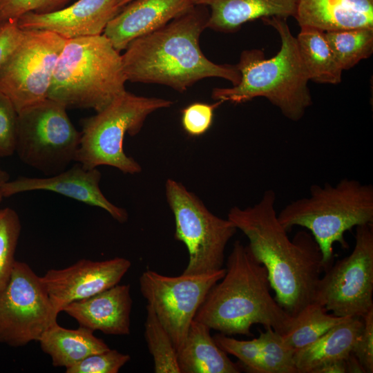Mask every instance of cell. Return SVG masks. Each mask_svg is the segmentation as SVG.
Instances as JSON below:
<instances>
[{
  "mask_svg": "<svg viewBox=\"0 0 373 373\" xmlns=\"http://www.w3.org/2000/svg\"><path fill=\"white\" fill-rule=\"evenodd\" d=\"M343 70H347L373 52V28H355L325 32Z\"/></svg>",
  "mask_w": 373,
  "mask_h": 373,
  "instance_id": "cell-26",
  "label": "cell"
},
{
  "mask_svg": "<svg viewBox=\"0 0 373 373\" xmlns=\"http://www.w3.org/2000/svg\"><path fill=\"white\" fill-rule=\"evenodd\" d=\"M41 350L50 356L54 367L67 368L93 354L109 350L93 332L79 326L66 329L57 322L50 326L38 341Z\"/></svg>",
  "mask_w": 373,
  "mask_h": 373,
  "instance_id": "cell-23",
  "label": "cell"
},
{
  "mask_svg": "<svg viewBox=\"0 0 373 373\" xmlns=\"http://www.w3.org/2000/svg\"><path fill=\"white\" fill-rule=\"evenodd\" d=\"M66 40L49 31L23 30L0 75V92L10 99L17 113L48 98L53 71Z\"/></svg>",
  "mask_w": 373,
  "mask_h": 373,
  "instance_id": "cell-13",
  "label": "cell"
},
{
  "mask_svg": "<svg viewBox=\"0 0 373 373\" xmlns=\"http://www.w3.org/2000/svg\"><path fill=\"white\" fill-rule=\"evenodd\" d=\"M260 341V373H298L294 363L295 351L283 341L282 334L272 328L265 329Z\"/></svg>",
  "mask_w": 373,
  "mask_h": 373,
  "instance_id": "cell-28",
  "label": "cell"
},
{
  "mask_svg": "<svg viewBox=\"0 0 373 373\" xmlns=\"http://www.w3.org/2000/svg\"><path fill=\"white\" fill-rule=\"evenodd\" d=\"M129 285H116L89 298L64 307L66 312L79 325L106 334H130L133 300Z\"/></svg>",
  "mask_w": 373,
  "mask_h": 373,
  "instance_id": "cell-18",
  "label": "cell"
},
{
  "mask_svg": "<svg viewBox=\"0 0 373 373\" xmlns=\"http://www.w3.org/2000/svg\"><path fill=\"white\" fill-rule=\"evenodd\" d=\"M213 337L220 349L240 361L244 370L248 372L260 373V341L258 337L251 340H238L222 333Z\"/></svg>",
  "mask_w": 373,
  "mask_h": 373,
  "instance_id": "cell-30",
  "label": "cell"
},
{
  "mask_svg": "<svg viewBox=\"0 0 373 373\" xmlns=\"http://www.w3.org/2000/svg\"><path fill=\"white\" fill-rule=\"evenodd\" d=\"M133 0H119V5L120 7L124 6L128 3L131 2Z\"/></svg>",
  "mask_w": 373,
  "mask_h": 373,
  "instance_id": "cell-40",
  "label": "cell"
},
{
  "mask_svg": "<svg viewBox=\"0 0 373 373\" xmlns=\"http://www.w3.org/2000/svg\"><path fill=\"white\" fill-rule=\"evenodd\" d=\"M23 32L18 20L0 22V75L19 43Z\"/></svg>",
  "mask_w": 373,
  "mask_h": 373,
  "instance_id": "cell-36",
  "label": "cell"
},
{
  "mask_svg": "<svg viewBox=\"0 0 373 373\" xmlns=\"http://www.w3.org/2000/svg\"><path fill=\"white\" fill-rule=\"evenodd\" d=\"M210 9L207 28L231 33L258 19L294 17L296 0H193Z\"/></svg>",
  "mask_w": 373,
  "mask_h": 373,
  "instance_id": "cell-20",
  "label": "cell"
},
{
  "mask_svg": "<svg viewBox=\"0 0 373 373\" xmlns=\"http://www.w3.org/2000/svg\"><path fill=\"white\" fill-rule=\"evenodd\" d=\"M165 194L175 219V239L183 242L189 252L182 274H202L222 269L226 246L238 230L235 225L212 213L181 182L168 179Z\"/></svg>",
  "mask_w": 373,
  "mask_h": 373,
  "instance_id": "cell-9",
  "label": "cell"
},
{
  "mask_svg": "<svg viewBox=\"0 0 373 373\" xmlns=\"http://www.w3.org/2000/svg\"><path fill=\"white\" fill-rule=\"evenodd\" d=\"M9 180V175L4 171L0 164V202L3 198V187L4 184Z\"/></svg>",
  "mask_w": 373,
  "mask_h": 373,
  "instance_id": "cell-39",
  "label": "cell"
},
{
  "mask_svg": "<svg viewBox=\"0 0 373 373\" xmlns=\"http://www.w3.org/2000/svg\"><path fill=\"white\" fill-rule=\"evenodd\" d=\"M223 102L213 104L195 102L181 111V122L185 132L190 136L198 137L205 133L211 127L214 111Z\"/></svg>",
  "mask_w": 373,
  "mask_h": 373,
  "instance_id": "cell-33",
  "label": "cell"
},
{
  "mask_svg": "<svg viewBox=\"0 0 373 373\" xmlns=\"http://www.w3.org/2000/svg\"><path fill=\"white\" fill-rule=\"evenodd\" d=\"M144 336L148 349L153 359L155 373H180L177 351L172 340L156 316L152 307L147 304L144 323Z\"/></svg>",
  "mask_w": 373,
  "mask_h": 373,
  "instance_id": "cell-27",
  "label": "cell"
},
{
  "mask_svg": "<svg viewBox=\"0 0 373 373\" xmlns=\"http://www.w3.org/2000/svg\"><path fill=\"white\" fill-rule=\"evenodd\" d=\"M59 313L41 276L27 263L16 260L0 291V344L19 347L38 341L57 322Z\"/></svg>",
  "mask_w": 373,
  "mask_h": 373,
  "instance_id": "cell-11",
  "label": "cell"
},
{
  "mask_svg": "<svg viewBox=\"0 0 373 373\" xmlns=\"http://www.w3.org/2000/svg\"><path fill=\"white\" fill-rule=\"evenodd\" d=\"M321 276L314 302L336 316L362 317L373 308L372 224L356 227L350 254L332 265Z\"/></svg>",
  "mask_w": 373,
  "mask_h": 373,
  "instance_id": "cell-10",
  "label": "cell"
},
{
  "mask_svg": "<svg viewBox=\"0 0 373 373\" xmlns=\"http://www.w3.org/2000/svg\"><path fill=\"white\" fill-rule=\"evenodd\" d=\"M225 269L195 275H162L146 270L140 278L142 295L170 336L177 352L206 296L224 275Z\"/></svg>",
  "mask_w": 373,
  "mask_h": 373,
  "instance_id": "cell-12",
  "label": "cell"
},
{
  "mask_svg": "<svg viewBox=\"0 0 373 373\" xmlns=\"http://www.w3.org/2000/svg\"><path fill=\"white\" fill-rule=\"evenodd\" d=\"M363 325L352 353L358 359L365 373L373 372V308L361 317Z\"/></svg>",
  "mask_w": 373,
  "mask_h": 373,
  "instance_id": "cell-35",
  "label": "cell"
},
{
  "mask_svg": "<svg viewBox=\"0 0 373 373\" xmlns=\"http://www.w3.org/2000/svg\"><path fill=\"white\" fill-rule=\"evenodd\" d=\"M276 200V193L267 190L254 205L231 208L227 218L246 236L250 252L266 268L276 301L295 317L314 302L325 266L321 251L309 231L289 237L278 219Z\"/></svg>",
  "mask_w": 373,
  "mask_h": 373,
  "instance_id": "cell-1",
  "label": "cell"
},
{
  "mask_svg": "<svg viewBox=\"0 0 373 373\" xmlns=\"http://www.w3.org/2000/svg\"><path fill=\"white\" fill-rule=\"evenodd\" d=\"M262 21L278 33L280 50L269 58H266L259 49L242 51L236 65L240 74L238 84L229 88H213L211 97L233 104L264 97L286 118L298 122L312 106V97L308 87L309 79L296 37L291 34L287 19L271 17Z\"/></svg>",
  "mask_w": 373,
  "mask_h": 373,
  "instance_id": "cell-4",
  "label": "cell"
},
{
  "mask_svg": "<svg viewBox=\"0 0 373 373\" xmlns=\"http://www.w3.org/2000/svg\"><path fill=\"white\" fill-rule=\"evenodd\" d=\"M119 0H77L46 13H28L18 19L23 30L53 32L65 39L102 35L123 7Z\"/></svg>",
  "mask_w": 373,
  "mask_h": 373,
  "instance_id": "cell-16",
  "label": "cell"
},
{
  "mask_svg": "<svg viewBox=\"0 0 373 373\" xmlns=\"http://www.w3.org/2000/svg\"><path fill=\"white\" fill-rule=\"evenodd\" d=\"M271 289L265 266L237 240L224 276L211 289L194 319L228 336H250L254 324L285 334L294 317L272 297Z\"/></svg>",
  "mask_w": 373,
  "mask_h": 373,
  "instance_id": "cell-3",
  "label": "cell"
},
{
  "mask_svg": "<svg viewBox=\"0 0 373 373\" xmlns=\"http://www.w3.org/2000/svg\"><path fill=\"white\" fill-rule=\"evenodd\" d=\"M66 109L46 98L18 112L15 152L23 163L46 176L66 170L79 146L81 132Z\"/></svg>",
  "mask_w": 373,
  "mask_h": 373,
  "instance_id": "cell-8",
  "label": "cell"
},
{
  "mask_svg": "<svg viewBox=\"0 0 373 373\" xmlns=\"http://www.w3.org/2000/svg\"><path fill=\"white\" fill-rule=\"evenodd\" d=\"M173 103L126 90L103 110L81 121L82 131L75 161L87 169L106 165L124 173H140L139 163L124 151V137L126 133L136 135L150 114Z\"/></svg>",
  "mask_w": 373,
  "mask_h": 373,
  "instance_id": "cell-7",
  "label": "cell"
},
{
  "mask_svg": "<svg viewBox=\"0 0 373 373\" xmlns=\"http://www.w3.org/2000/svg\"><path fill=\"white\" fill-rule=\"evenodd\" d=\"M70 0H0V22L18 20L28 13H46L64 8Z\"/></svg>",
  "mask_w": 373,
  "mask_h": 373,
  "instance_id": "cell-32",
  "label": "cell"
},
{
  "mask_svg": "<svg viewBox=\"0 0 373 373\" xmlns=\"http://www.w3.org/2000/svg\"><path fill=\"white\" fill-rule=\"evenodd\" d=\"M21 230L19 216L12 209H0V291L10 280Z\"/></svg>",
  "mask_w": 373,
  "mask_h": 373,
  "instance_id": "cell-29",
  "label": "cell"
},
{
  "mask_svg": "<svg viewBox=\"0 0 373 373\" xmlns=\"http://www.w3.org/2000/svg\"><path fill=\"white\" fill-rule=\"evenodd\" d=\"M102 174L97 168L87 169L77 162L70 169L46 178L19 177L3 187V198L32 191H48L99 207L120 223L127 221L126 209L111 202L99 188Z\"/></svg>",
  "mask_w": 373,
  "mask_h": 373,
  "instance_id": "cell-15",
  "label": "cell"
},
{
  "mask_svg": "<svg viewBox=\"0 0 373 373\" xmlns=\"http://www.w3.org/2000/svg\"><path fill=\"white\" fill-rule=\"evenodd\" d=\"M131 266L126 258L93 261L81 259L64 269L48 270L41 281L59 312L68 304L83 300L117 285Z\"/></svg>",
  "mask_w": 373,
  "mask_h": 373,
  "instance_id": "cell-14",
  "label": "cell"
},
{
  "mask_svg": "<svg viewBox=\"0 0 373 373\" xmlns=\"http://www.w3.org/2000/svg\"><path fill=\"white\" fill-rule=\"evenodd\" d=\"M309 191V196L289 202L277 216L287 231L296 226L309 231L321 251L325 271L332 265L334 244L349 247L347 231L372 224L373 186L343 178L336 184H313Z\"/></svg>",
  "mask_w": 373,
  "mask_h": 373,
  "instance_id": "cell-6",
  "label": "cell"
},
{
  "mask_svg": "<svg viewBox=\"0 0 373 373\" xmlns=\"http://www.w3.org/2000/svg\"><path fill=\"white\" fill-rule=\"evenodd\" d=\"M209 10L194 6L163 27L132 41L122 55L127 81L165 85L183 93L208 77L240 80L236 65L218 64L202 52L200 37Z\"/></svg>",
  "mask_w": 373,
  "mask_h": 373,
  "instance_id": "cell-2",
  "label": "cell"
},
{
  "mask_svg": "<svg viewBox=\"0 0 373 373\" xmlns=\"http://www.w3.org/2000/svg\"><path fill=\"white\" fill-rule=\"evenodd\" d=\"M296 39L309 81L327 84H338L341 82L343 70L324 31L301 27Z\"/></svg>",
  "mask_w": 373,
  "mask_h": 373,
  "instance_id": "cell-24",
  "label": "cell"
},
{
  "mask_svg": "<svg viewBox=\"0 0 373 373\" xmlns=\"http://www.w3.org/2000/svg\"><path fill=\"white\" fill-rule=\"evenodd\" d=\"M210 329L193 320L184 343L177 352L180 373L240 372V367L216 343Z\"/></svg>",
  "mask_w": 373,
  "mask_h": 373,
  "instance_id": "cell-21",
  "label": "cell"
},
{
  "mask_svg": "<svg viewBox=\"0 0 373 373\" xmlns=\"http://www.w3.org/2000/svg\"><path fill=\"white\" fill-rule=\"evenodd\" d=\"M349 318L330 314L325 307L313 302L294 317V324L282 336L285 343L296 352Z\"/></svg>",
  "mask_w": 373,
  "mask_h": 373,
  "instance_id": "cell-25",
  "label": "cell"
},
{
  "mask_svg": "<svg viewBox=\"0 0 373 373\" xmlns=\"http://www.w3.org/2000/svg\"><path fill=\"white\" fill-rule=\"evenodd\" d=\"M313 373H347L345 358L325 363L317 367Z\"/></svg>",
  "mask_w": 373,
  "mask_h": 373,
  "instance_id": "cell-37",
  "label": "cell"
},
{
  "mask_svg": "<svg viewBox=\"0 0 373 373\" xmlns=\"http://www.w3.org/2000/svg\"><path fill=\"white\" fill-rule=\"evenodd\" d=\"M347 372L348 373H364L365 370L358 359L351 353L345 358Z\"/></svg>",
  "mask_w": 373,
  "mask_h": 373,
  "instance_id": "cell-38",
  "label": "cell"
},
{
  "mask_svg": "<svg viewBox=\"0 0 373 373\" xmlns=\"http://www.w3.org/2000/svg\"><path fill=\"white\" fill-rule=\"evenodd\" d=\"M130 360L131 356L128 354L119 352L116 350L109 349L88 356L66 368V372L117 373Z\"/></svg>",
  "mask_w": 373,
  "mask_h": 373,
  "instance_id": "cell-31",
  "label": "cell"
},
{
  "mask_svg": "<svg viewBox=\"0 0 373 373\" xmlns=\"http://www.w3.org/2000/svg\"><path fill=\"white\" fill-rule=\"evenodd\" d=\"M362 325V318L350 317L296 351L294 363L298 373H313L325 363L347 358L352 353Z\"/></svg>",
  "mask_w": 373,
  "mask_h": 373,
  "instance_id": "cell-22",
  "label": "cell"
},
{
  "mask_svg": "<svg viewBox=\"0 0 373 373\" xmlns=\"http://www.w3.org/2000/svg\"><path fill=\"white\" fill-rule=\"evenodd\" d=\"M194 6L193 0H133L108 23L103 35L119 52Z\"/></svg>",
  "mask_w": 373,
  "mask_h": 373,
  "instance_id": "cell-17",
  "label": "cell"
},
{
  "mask_svg": "<svg viewBox=\"0 0 373 373\" xmlns=\"http://www.w3.org/2000/svg\"><path fill=\"white\" fill-rule=\"evenodd\" d=\"M18 113L10 99L0 92V157L15 152Z\"/></svg>",
  "mask_w": 373,
  "mask_h": 373,
  "instance_id": "cell-34",
  "label": "cell"
},
{
  "mask_svg": "<svg viewBox=\"0 0 373 373\" xmlns=\"http://www.w3.org/2000/svg\"><path fill=\"white\" fill-rule=\"evenodd\" d=\"M122 55L102 34L66 39L48 98L99 112L126 91Z\"/></svg>",
  "mask_w": 373,
  "mask_h": 373,
  "instance_id": "cell-5",
  "label": "cell"
},
{
  "mask_svg": "<svg viewBox=\"0 0 373 373\" xmlns=\"http://www.w3.org/2000/svg\"><path fill=\"white\" fill-rule=\"evenodd\" d=\"M294 17L300 28L324 32L373 28V0H296Z\"/></svg>",
  "mask_w": 373,
  "mask_h": 373,
  "instance_id": "cell-19",
  "label": "cell"
}]
</instances>
